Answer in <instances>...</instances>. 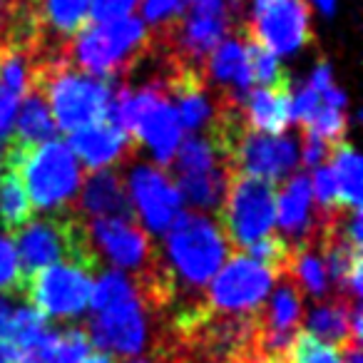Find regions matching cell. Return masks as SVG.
Instances as JSON below:
<instances>
[{"instance_id": "6da1fadb", "label": "cell", "mask_w": 363, "mask_h": 363, "mask_svg": "<svg viewBox=\"0 0 363 363\" xmlns=\"http://www.w3.org/2000/svg\"><path fill=\"white\" fill-rule=\"evenodd\" d=\"M33 87L43 92L57 130L70 135L107 120L115 92L112 80L85 75L65 57L33 62Z\"/></svg>"}, {"instance_id": "7a4b0ae2", "label": "cell", "mask_w": 363, "mask_h": 363, "mask_svg": "<svg viewBox=\"0 0 363 363\" xmlns=\"http://www.w3.org/2000/svg\"><path fill=\"white\" fill-rule=\"evenodd\" d=\"M6 167L23 182L33 209L57 212L75 202L82 187V169L70 145L60 140L35 147L11 145L3 155Z\"/></svg>"}, {"instance_id": "3957f363", "label": "cell", "mask_w": 363, "mask_h": 363, "mask_svg": "<svg viewBox=\"0 0 363 363\" xmlns=\"http://www.w3.org/2000/svg\"><path fill=\"white\" fill-rule=\"evenodd\" d=\"M229 242L207 214H179L164 234V274L172 289H204L222 269Z\"/></svg>"}, {"instance_id": "277c9868", "label": "cell", "mask_w": 363, "mask_h": 363, "mask_svg": "<svg viewBox=\"0 0 363 363\" xmlns=\"http://www.w3.org/2000/svg\"><path fill=\"white\" fill-rule=\"evenodd\" d=\"M152 45V33L140 18H120L92 23L72 35L65 48V60L90 77L112 80L135 67Z\"/></svg>"}, {"instance_id": "5b68a950", "label": "cell", "mask_w": 363, "mask_h": 363, "mask_svg": "<svg viewBox=\"0 0 363 363\" xmlns=\"http://www.w3.org/2000/svg\"><path fill=\"white\" fill-rule=\"evenodd\" d=\"M13 244L26 279L57 262H77L90 269H97L100 262L90 247L87 224L77 217H48L28 222L16 232Z\"/></svg>"}, {"instance_id": "8992f818", "label": "cell", "mask_w": 363, "mask_h": 363, "mask_svg": "<svg viewBox=\"0 0 363 363\" xmlns=\"http://www.w3.org/2000/svg\"><path fill=\"white\" fill-rule=\"evenodd\" d=\"M222 232L229 247L247 252L254 242L269 237L277 224V192L274 184L247 177H232L219 207Z\"/></svg>"}, {"instance_id": "52a82bcc", "label": "cell", "mask_w": 363, "mask_h": 363, "mask_svg": "<svg viewBox=\"0 0 363 363\" xmlns=\"http://www.w3.org/2000/svg\"><path fill=\"white\" fill-rule=\"evenodd\" d=\"M279 274L267 264L237 254L222 264L214 279L207 284V308L204 311L217 316H252L259 311L272 294Z\"/></svg>"}, {"instance_id": "ba28073f", "label": "cell", "mask_w": 363, "mask_h": 363, "mask_svg": "<svg viewBox=\"0 0 363 363\" xmlns=\"http://www.w3.org/2000/svg\"><path fill=\"white\" fill-rule=\"evenodd\" d=\"M92 272L95 269L77 262H57L26 279L30 306L50 318H75L85 313L92 296Z\"/></svg>"}, {"instance_id": "9c48e42d", "label": "cell", "mask_w": 363, "mask_h": 363, "mask_svg": "<svg viewBox=\"0 0 363 363\" xmlns=\"http://www.w3.org/2000/svg\"><path fill=\"white\" fill-rule=\"evenodd\" d=\"M87 338L100 348V353H117V356H140L147 351L152 338L150 323V306L145 296L137 291L120 298L115 303H107L100 311H92V318L87 323Z\"/></svg>"}, {"instance_id": "30bf717a", "label": "cell", "mask_w": 363, "mask_h": 363, "mask_svg": "<svg viewBox=\"0 0 363 363\" xmlns=\"http://www.w3.org/2000/svg\"><path fill=\"white\" fill-rule=\"evenodd\" d=\"M127 197L132 214H137L142 229L150 234H167L179 219L184 199L169 172L157 164H137L127 174Z\"/></svg>"}, {"instance_id": "8fae6325", "label": "cell", "mask_w": 363, "mask_h": 363, "mask_svg": "<svg viewBox=\"0 0 363 363\" xmlns=\"http://www.w3.org/2000/svg\"><path fill=\"white\" fill-rule=\"evenodd\" d=\"M311 38L308 0H272L254 11L247 26V40L257 43L277 57L294 55L303 45H308Z\"/></svg>"}, {"instance_id": "7c38bea8", "label": "cell", "mask_w": 363, "mask_h": 363, "mask_svg": "<svg viewBox=\"0 0 363 363\" xmlns=\"http://www.w3.org/2000/svg\"><path fill=\"white\" fill-rule=\"evenodd\" d=\"M87 237L95 257H105L117 272L147 274L157 264L150 234L135 219H92Z\"/></svg>"}, {"instance_id": "4fadbf2b", "label": "cell", "mask_w": 363, "mask_h": 363, "mask_svg": "<svg viewBox=\"0 0 363 363\" xmlns=\"http://www.w3.org/2000/svg\"><path fill=\"white\" fill-rule=\"evenodd\" d=\"M277 222L281 239L291 249L316 244L323 232V217L313 209L311 182L303 174H291L277 194Z\"/></svg>"}, {"instance_id": "5bb4252c", "label": "cell", "mask_w": 363, "mask_h": 363, "mask_svg": "<svg viewBox=\"0 0 363 363\" xmlns=\"http://www.w3.org/2000/svg\"><path fill=\"white\" fill-rule=\"evenodd\" d=\"M202 75L219 87V105L239 107L254 85L249 48L244 38H227L202 62Z\"/></svg>"}, {"instance_id": "9a60e30c", "label": "cell", "mask_w": 363, "mask_h": 363, "mask_svg": "<svg viewBox=\"0 0 363 363\" xmlns=\"http://www.w3.org/2000/svg\"><path fill=\"white\" fill-rule=\"evenodd\" d=\"M67 145H70L72 155L77 157V162H82L87 169L102 172L125 162L132 155L135 140L117 125L102 120L80 132H72Z\"/></svg>"}, {"instance_id": "2e32d148", "label": "cell", "mask_w": 363, "mask_h": 363, "mask_svg": "<svg viewBox=\"0 0 363 363\" xmlns=\"http://www.w3.org/2000/svg\"><path fill=\"white\" fill-rule=\"evenodd\" d=\"M242 120L249 130L262 135H284L291 125V87L289 82L254 87L242 102Z\"/></svg>"}, {"instance_id": "e0dca14e", "label": "cell", "mask_w": 363, "mask_h": 363, "mask_svg": "<svg viewBox=\"0 0 363 363\" xmlns=\"http://www.w3.org/2000/svg\"><path fill=\"white\" fill-rule=\"evenodd\" d=\"M80 189V214L90 222L92 219H135L120 172H95Z\"/></svg>"}, {"instance_id": "ac0fdd59", "label": "cell", "mask_w": 363, "mask_h": 363, "mask_svg": "<svg viewBox=\"0 0 363 363\" xmlns=\"http://www.w3.org/2000/svg\"><path fill=\"white\" fill-rule=\"evenodd\" d=\"M90 3L92 0H33L38 28H40V50L48 38H55L57 43H70L90 16Z\"/></svg>"}, {"instance_id": "d6986e66", "label": "cell", "mask_w": 363, "mask_h": 363, "mask_svg": "<svg viewBox=\"0 0 363 363\" xmlns=\"http://www.w3.org/2000/svg\"><path fill=\"white\" fill-rule=\"evenodd\" d=\"M301 316H303V294L286 277L274 289L267 311L262 316H254V321H257L259 333H269V336H296L298 326H301Z\"/></svg>"}, {"instance_id": "ffe728a7", "label": "cell", "mask_w": 363, "mask_h": 363, "mask_svg": "<svg viewBox=\"0 0 363 363\" xmlns=\"http://www.w3.org/2000/svg\"><path fill=\"white\" fill-rule=\"evenodd\" d=\"M351 306L346 303V298H333V301L318 303V306H313L308 311L306 331L303 333L316 338V341L338 348V351L358 346V341L353 338L351 331Z\"/></svg>"}, {"instance_id": "44dd1931", "label": "cell", "mask_w": 363, "mask_h": 363, "mask_svg": "<svg viewBox=\"0 0 363 363\" xmlns=\"http://www.w3.org/2000/svg\"><path fill=\"white\" fill-rule=\"evenodd\" d=\"M13 125H16V137H13L11 145L35 147L52 140L57 127L50 115V107H48L45 97H43V92L38 87H30V92L23 97Z\"/></svg>"}, {"instance_id": "7402d4cb", "label": "cell", "mask_w": 363, "mask_h": 363, "mask_svg": "<svg viewBox=\"0 0 363 363\" xmlns=\"http://www.w3.org/2000/svg\"><path fill=\"white\" fill-rule=\"evenodd\" d=\"M284 277L291 279L294 286L301 294H308V296H316V298L326 296L328 289H331V279H328V269L326 262H323L318 242L294 249Z\"/></svg>"}, {"instance_id": "603a6c76", "label": "cell", "mask_w": 363, "mask_h": 363, "mask_svg": "<svg viewBox=\"0 0 363 363\" xmlns=\"http://www.w3.org/2000/svg\"><path fill=\"white\" fill-rule=\"evenodd\" d=\"M326 164L336 184L338 209H361V157L356 150L346 142H338L331 147Z\"/></svg>"}, {"instance_id": "cb8c5ba5", "label": "cell", "mask_w": 363, "mask_h": 363, "mask_svg": "<svg viewBox=\"0 0 363 363\" xmlns=\"http://www.w3.org/2000/svg\"><path fill=\"white\" fill-rule=\"evenodd\" d=\"M33 219V204L16 172L8 169L0 179V224L8 232H18Z\"/></svg>"}, {"instance_id": "d4e9b609", "label": "cell", "mask_w": 363, "mask_h": 363, "mask_svg": "<svg viewBox=\"0 0 363 363\" xmlns=\"http://www.w3.org/2000/svg\"><path fill=\"white\" fill-rule=\"evenodd\" d=\"M184 0H142V23L150 28L152 40H162L179 26L184 18Z\"/></svg>"}, {"instance_id": "484cf974", "label": "cell", "mask_w": 363, "mask_h": 363, "mask_svg": "<svg viewBox=\"0 0 363 363\" xmlns=\"http://www.w3.org/2000/svg\"><path fill=\"white\" fill-rule=\"evenodd\" d=\"M249 48V62H252V77L254 82H259V87L267 85H279V82H286V75L281 70V62L274 52L259 48L257 43L247 40Z\"/></svg>"}, {"instance_id": "4316f807", "label": "cell", "mask_w": 363, "mask_h": 363, "mask_svg": "<svg viewBox=\"0 0 363 363\" xmlns=\"http://www.w3.org/2000/svg\"><path fill=\"white\" fill-rule=\"evenodd\" d=\"M23 286H26V274L18 262L16 244L11 237L0 234V294L23 291Z\"/></svg>"}, {"instance_id": "83f0119b", "label": "cell", "mask_w": 363, "mask_h": 363, "mask_svg": "<svg viewBox=\"0 0 363 363\" xmlns=\"http://www.w3.org/2000/svg\"><path fill=\"white\" fill-rule=\"evenodd\" d=\"M289 363H346V361H343V351L328 346V343L316 341V338L306 336V333H298Z\"/></svg>"}, {"instance_id": "f1b7e54d", "label": "cell", "mask_w": 363, "mask_h": 363, "mask_svg": "<svg viewBox=\"0 0 363 363\" xmlns=\"http://www.w3.org/2000/svg\"><path fill=\"white\" fill-rule=\"evenodd\" d=\"M90 353V338L82 328H67L65 333H60V343L52 363H82L85 356Z\"/></svg>"}, {"instance_id": "f546056e", "label": "cell", "mask_w": 363, "mask_h": 363, "mask_svg": "<svg viewBox=\"0 0 363 363\" xmlns=\"http://www.w3.org/2000/svg\"><path fill=\"white\" fill-rule=\"evenodd\" d=\"M140 0H92L90 3V16L92 23H110L127 18Z\"/></svg>"}, {"instance_id": "4dcf8cb0", "label": "cell", "mask_w": 363, "mask_h": 363, "mask_svg": "<svg viewBox=\"0 0 363 363\" xmlns=\"http://www.w3.org/2000/svg\"><path fill=\"white\" fill-rule=\"evenodd\" d=\"M16 21V0H0V48H8Z\"/></svg>"}, {"instance_id": "1f68e13d", "label": "cell", "mask_w": 363, "mask_h": 363, "mask_svg": "<svg viewBox=\"0 0 363 363\" xmlns=\"http://www.w3.org/2000/svg\"><path fill=\"white\" fill-rule=\"evenodd\" d=\"M16 308H18V303L13 301L11 296L0 294V338H6L8 328H11L13 316H16Z\"/></svg>"}, {"instance_id": "d6a6232c", "label": "cell", "mask_w": 363, "mask_h": 363, "mask_svg": "<svg viewBox=\"0 0 363 363\" xmlns=\"http://www.w3.org/2000/svg\"><path fill=\"white\" fill-rule=\"evenodd\" d=\"M311 3L323 13V16H333V11H336V0H311Z\"/></svg>"}, {"instance_id": "836d02e7", "label": "cell", "mask_w": 363, "mask_h": 363, "mask_svg": "<svg viewBox=\"0 0 363 363\" xmlns=\"http://www.w3.org/2000/svg\"><path fill=\"white\" fill-rule=\"evenodd\" d=\"M0 363H16V356H13V348L8 346L3 338H0Z\"/></svg>"}, {"instance_id": "e575fe53", "label": "cell", "mask_w": 363, "mask_h": 363, "mask_svg": "<svg viewBox=\"0 0 363 363\" xmlns=\"http://www.w3.org/2000/svg\"><path fill=\"white\" fill-rule=\"evenodd\" d=\"M82 363H115V361H112V356H107V353H87Z\"/></svg>"}, {"instance_id": "d590c367", "label": "cell", "mask_w": 363, "mask_h": 363, "mask_svg": "<svg viewBox=\"0 0 363 363\" xmlns=\"http://www.w3.org/2000/svg\"><path fill=\"white\" fill-rule=\"evenodd\" d=\"M130 363H157L155 358H135V361H130Z\"/></svg>"}, {"instance_id": "8d00e7d4", "label": "cell", "mask_w": 363, "mask_h": 363, "mask_svg": "<svg viewBox=\"0 0 363 363\" xmlns=\"http://www.w3.org/2000/svg\"><path fill=\"white\" fill-rule=\"evenodd\" d=\"M267 3H272V0H254V6H257V8H262V6H267Z\"/></svg>"}, {"instance_id": "74e56055", "label": "cell", "mask_w": 363, "mask_h": 363, "mask_svg": "<svg viewBox=\"0 0 363 363\" xmlns=\"http://www.w3.org/2000/svg\"><path fill=\"white\" fill-rule=\"evenodd\" d=\"M172 363H187V361H179V358H174V361H172Z\"/></svg>"}, {"instance_id": "f35d334b", "label": "cell", "mask_w": 363, "mask_h": 363, "mask_svg": "<svg viewBox=\"0 0 363 363\" xmlns=\"http://www.w3.org/2000/svg\"><path fill=\"white\" fill-rule=\"evenodd\" d=\"M0 162H3V157H0Z\"/></svg>"}]
</instances>
